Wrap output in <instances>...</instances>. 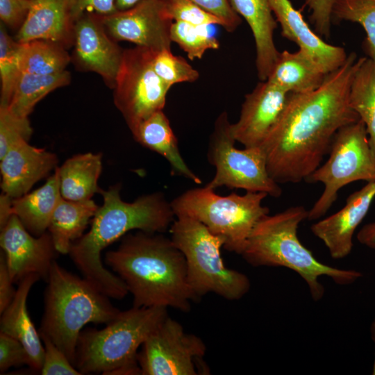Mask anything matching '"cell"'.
I'll list each match as a JSON object with an SVG mask.
<instances>
[{
	"mask_svg": "<svg viewBox=\"0 0 375 375\" xmlns=\"http://www.w3.org/2000/svg\"><path fill=\"white\" fill-rule=\"evenodd\" d=\"M369 330H370L371 338L374 344V349H375V317L374 318V319L372 320L371 323ZM372 374L375 375V351H374V363H373V367H372Z\"/></svg>",
	"mask_w": 375,
	"mask_h": 375,
	"instance_id": "cell-47",
	"label": "cell"
},
{
	"mask_svg": "<svg viewBox=\"0 0 375 375\" xmlns=\"http://www.w3.org/2000/svg\"><path fill=\"white\" fill-rule=\"evenodd\" d=\"M105 262L132 294L134 307L188 312L196 300L183 254L162 233H127L117 249L106 252Z\"/></svg>",
	"mask_w": 375,
	"mask_h": 375,
	"instance_id": "cell-3",
	"label": "cell"
},
{
	"mask_svg": "<svg viewBox=\"0 0 375 375\" xmlns=\"http://www.w3.org/2000/svg\"><path fill=\"white\" fill-rule=\"evenodd\" d=\"M235 142L228 113L223 111L215 122L209 140L208 160L215 167L216 172L206 186L213 190L226 186L280 197L282 190L268 172L263 148L239 149L235 147Z\"/></svg>",
	"mask_w": 375,
	"mask_h": 375,
	"instance_id": "cell-10",
	"label": "cell"
},
{
	"mask_svg": "<svg viewBox=\"0 0 375 375\" xmlns=\"http://www.w3.org/2000/svg\"><path fill=\"white\" fill-rule=\"evenodd\" d=\"M218 17L228 32L234 31L241 24V17L233 9L229 0H191Z\"/></svg>",
	"mask_w": 375,
	"mask_h": 375,
	"instance_id": "cell-40",
	"label": "cell"
},
{
	"mask_svg": "<svg viewBox=\"0 0 375 375\" xmlns=\"http://www.w3.org/2000/svg\"><path fill=\"white\" fill-rule=\"evenodd\" d=\"M73 23L86 12L108 16L118 11L115 0H66Z\"/></svg>",
	"mask_w": 375,
	"mask_h": 375,
	"instance_id": "cell-41",
	"label": "cell"
},
{
	"mask_svg": "<svg viewBox=\"0 0 375 375\" xmlns=\"http://www.w3.org/2000/svg\"><path fill=\"white\" fill-rule=\"evenodd\" d=\"M308 215V210L303 206H296L265 215L253 228L241 256L253 267H281L294 271L307 284L312 299L317 301L325 292L319 277L326 276L338 285H348L362 274L325 265L303 246L297 230Z\"/></svg>",
	"mask_w": 375,
	"mask_h": 375,
	"instance_id": "cell-4",
	"label": "cell"
},
{
	"mask_svg": "<svg viewBox=\"0 0 375 375\" xmlns=\"http://www.w3.org/2000/svg\"><path fill=\"white\" fill-rule=\"evenodd\" d=\"M331 19L332 24L351 22L363 28L366 33L363 49L375 64V0H334Z\"/></svg>",
	"mask_w": 375,
	"mask_h": 375,
	"instance_id": "cell-31",
	"label": "cell"
},
{
	"mask_svg": "<svg viewBox=\"0 0 375 375\" xmlns=\"http://www.w3.org/2000/svg\"><path fill=\"white\" fill-rule=\"evenodd\" d=\"M288 94L267 81L259 82L245 95L240 117L232 124L235 140L244 147H260L283 110Z\"/></svg>",
	"mask_w": 375,
	"mask_h": 375,
	"instance_id": "cell-16",
	"label": "cell"
},
{
	"mask_svg": "<svg viewBox=\"0 0 375 375\" xmlns=\"http://www.w3.org/2000/svg\"><path fill=\"white\" fill-rule=\"evenodd\" d=\"M152 67L158 77L170 88L176 83L194 82L199 77L197 69L183 57L174 55L171 49L155 51Z\"/></svg>",
	"mask_w": 375,
	"mask_h": 375,
	"instance_id": "cell-34",
	"label": "cell"
},
{
	"mask_svg": "<svg viewBox=\"0 0 375 375\" xmlns=\"http://www.w3.org/2000/svg\"><path fill=\"white\" fill-rule=\"evenodd\" d=\"M101 153H86L72 156L57 167L62 199L72 201L91 199L101 190L98 179L102 169Z\"/></svg>",
	"mask_w": 375,
	"mask_h": 375,
	"instance_id": "cell-25",
	"label": "cell"
},
{
	"mask_svg": "<svg viewBox=\"0 0 375 375\" xmlns=\"http://www.w3.org/2000/svg\"><path fill=\"white\" fill-rule=\"evenodd\" d=\"M70 80L67 71L53 75L22 72L6 108L19 117H28L38 101L54 90L68 85Z\"/></svg>",
	"mask_w": 375,
	"mask_h": 375,
	"instance_id": "cell-28",
	"label": "cell"
},
{
	"mask_svg": "<svg viewBox=\"0 0 375 375\" xmlns=\"http://www.w3.org/2000/svg\"><path fill=\"white\" fill-rule=\"evenodd\" d=\"M249 26L256 45V66L260 81L267 79L279 54L274 41L277 22L269 0H229Z\"/></svg>",
	"mask_w": 375,
	"mask_h": 375,
	"instance_id": "cell-22",
	"label": "cell"
},
{
	"mask_svg": "<svg viewBox=\"0 0 375 375\" xmlns=\"http://www.w3.org/2000/svg\"><path fill=\"white\" fill-rule=\"evenodd\" d=\"M169 231L172 241L185 257L188 282L196 300L208 293H215L235 301L249 292V277L224 263L221 249L224 240L222 237L186 216L176 217Z\"/></svg>",
	"mask_w": 375,
	"mask_h": 375,
	"instance_id": "cell-7",
	"label": "cell"
},
{
	"mask_svg": "<svg viewBox=\"0 0 375 375\" xmlns=\"http://www.w3.org/2000/svg\"><path fill=\"white\" fill-rule=\"evenodd\" d=\"M44 353L40 373L42 375H81L66 355L47 336L40 334Z\"/></svg>",
	"mask_w": 375,
	"mask_h": 375,
	"instance_id": "cell-37",
	"label": "cell"
},
{
	"mask_svg": "<svg viewBox=\"0 0 375 375\" xmlns=\"http://www.w3.org/2000/svg\"><path fill=\"white\" fill-rule=\"evenodd\" d=\"M2 192L15 199L28 193L33 185L47 176L58 163L57 156L22 140L0 158Z\"/></svg>",
	"mask_w": 375,
	"mask_h": 375,
	"instance_id": "cell-19",
	"label": "cell"
},
{
	"mask_svg": "<svg viewBox=\"0 0 375 375\" xmlns=\"http://www.w3.org/2000/svg\"><path fill=\"white\" fill-rule=\"evenodd\" d=\"M374 197L375 181L367 182L348 197L342 209L311 226L312 233L323 242L333 258L342 259L350 254L354 232Z\"/></svg>",
	"mask_w": 375,
	"mask_h": 375,
	"instance_id": "cell-17",
	"label": "cell"
},
{
	"mask_svg": "<svg viewBox=\"0 0 375 375\" xmlns=\"http://www.w3.org/2000/svg\"><path fill=\"white\" fill-rule=\"evenodd\" d=\"M167 10L174 21L199 26L219 25L222 22L191 0H164Z\"/></svg>",
	"mask_w": 375,
	"mask_h": 375,
	"instance_id": "cell-36",
	"label": "cell"
},
{
	"mask_svg": "<svg viewBox=\"0 0 375 375\" xmlns=\"http://www.w3.org/2000/svg\"><path fill=\"white\" fill-rule=\"evenodd\" d=\"M73 27L66 0H32L15 40L25 43L44 40L65 47L73 42Z\"/></svg>",
	"mask_w": 375,
	"mask_h": 375,
	"instance_id": "cell-21",
	"label": "cell"
},
{
	"mask_svg": "<svg viewBox=\"0 0 375 375\" xmlns=\"http://www.w3.org/2000/svg\"><path fill=\"white\" fill-rule=\"evenodd\" d=\"M22 365H31L29 354L25 347L17 340L0 333V372Z\"/></svg>",
	"mask_w": 375,
	"mask_h": 375,
	"instance_id": "cell-38",
	"label": "cell"
},
{
	"mask_svg": "<svg viewBox=\"0 0 375 375\" xmlns=\"http://www.w3.org/2000/svg\"><path fill=\"white\" fill-rule=\"evenodd\" d=\"M40 278L38 274H31L22 279L13 299L1 313L0 319V333L19 340L29 354V367L39 372L43 363L44 348L39 331L29 316L27 298L33 285Z\"/></svg>",
	"mask_w": 375,
	"mask_h": 375,
	"instance_id": "cell-20",
	"label": "cell"
},
{
	"mask_svg": "<svg viewBox=\"0 0 375 375\" xmlns=\"http://www.w3.org/2000/svg\"><path fill=\"white\" fill-rule=\"evenodd\" d=\"M326 74L301 50L279 52L266 81L288 93H306L318 88Z\"/></svg>",
	"mask_w": 375,
	"mask_h": 375,
	"instance_id": "cell-26",
	"label": "cell"
},
{
	"mask_svg": "<svg viewBox=\"0 0 375 375\" xmlns=\"http://www.w3.org/2000/svg\"><path fill=\"white\" fill-rule=\"evenodd\" d=\"M12 281L7 267L3 253L0 255V313H1L13 299L17 289L12 287Z\"/></svg>",
	"mask_w": 375,
	"mask_h": 375,
	"instance_id": "cell-43",
	"label": "cell"
},
{
	"mask_svg": "<svg viewBox=\"0 0 375 375\" xmlns=\"http://www.w3.org/2000/svg\"><path fill=\"white\" fill-rule=\"evenodd\" d=\"M206 351L203 341L167 316L138 354L142 375H197V361Z\"/></svg>",
	"mask_w": 375,
	"mask_h": 375,
	"instance_id": "cell-12",
	"label": "cell"
},
{
	"mask_svg": "<svg viewBox=\"0 0 375 375\" xmlns=\"http://www.w3.org/2000/svg\"><path fill=\"white\" fill-rule=\"evenodd\" d=\"M56 168L42 187L31 193L12 199V213L35 236L47 231L52 214L62 199Z\"/></svg>",
	"mask_w": 375,
	"mask_h": 375,
	"instance_id": "cell-24",
	"label": "cell"
},
{
	"mask_svg": "<svg viewBox=\"0 0 375 375\" xmlns=\"http://www.w3.org/2000/svg\"><path fill=\"white\" fill-rule=\"evenodd\" d=\"M108 35L115 41L158 51L171 49L170 30L174 22L164 0H144L134 6L102 16Z\"/></svg>",
	"mask_w": 375,
	"mask_h": 375,
	"instance_id": "cell-13",
	"label": "cell"
},
{
	"mask_svg": "<svg viewBox=\"0 0 375 375\" xmlns=\"http://www.w3.org/2000/svg\"><path fill=\"white\" fill-rule=\"evenodd\" d=\"M98 208L92 199L83 201L60 199L47 229L57 252L69 253L73 243L83 236Z\"/></svg>",
	"mask_w": 375,
	"mask_h": 375,
	"instance_id": "cell-27",
	"label": "cell"
},
{
	"mask_svg": "<svg viewBox=\"0 0 375 375\" xmlns=\"http://www.w3.org/2000/svg\"><path fill=\"white\" fill-rule=\"evenodd\" d=\"M131 131L138 143L164 157L174 174L201 183L182 158L176 137L163 110L153 113Z\"/></svg>",
	"mask_w": 375,
	"mask_h": 375,
	"instance_id": "cell-23",
	"label": "cell"
},
{
	"mask_svg": "<svg viewBox=\"0 0 375 375\" xmlns=\"http://www.w3.org/2000/svg\"><path fill=\"white\" fill-rule=\"evenodd\" d=\"M333 3L334 0H304L303 6L307 7L310 12V20L315 31L320 37H330Z\"/></svg>",
	"mask_w": 375,
	"mask_h": 375,
	"instance_id": "cell-39",
	"label": "cell"
},
{
	"mask_svg": "<svg viewBox=\"0 0 375 375\" xmlns=\"http://www.w3.org/2000/svg\"><path fill=\"white\" fill-rule=\"evenodd\" d=\"M12 198L3 193L0 197V227L2 228L12 215L11 211Z\"/></svg>",
	"mask_w": 375,
	"mask_h": 375,
	"instance_id": "cell-45",
	"label": "cell"
},
{
	"mask_svg": "<svg viewBox=\"0 0 375 375\" xmlns=\"http://www.w3.org/2000/svg\"><path fill=\"white\" fill-rule=\"evenodd\" d=\"M207 27L174 21L170 38L187 53L190 60L201 59L206 51L219 47V41L209 33Z\"/></svg>",
	"mask_w": 375,
	"mask_h": 375,
	"instance_id": "cell-33",
	"label": "cell"
},
{
	"mask_svg": "<svg viewBox=\"0 0 375 375\" xmlns=\"http://www.w3.org/2000/svg\"><path fill=\"white\" fill-rule=\"evenodd\" d=\"M357 240L362 244L375 249V222L365 225L357 234Z\"/></svg>",
	"mask_w": 375,
	"mask_h": 375,
	"instance_id": "cell-44",
	"label": "cell"
},
{
	"mask_svg": "<svg viewBox=\"0 0 375 375\" xmlns=\"http://www.w3.org/2000/svg\"><path fill=\"white\" fill-rule=\"evenodd\" d=\"M73 30L76 65L81 70L98 74L113 88L124 50L108 35L102 16L84 13L74 22Z\"/></svg>",
	"mask_w": 375,
	"mask_h": 375,
	"instance_id": "cell-15",
	"label": "cell"
},
{
	"mask_svg": "<svg viewBox=\"0 0 375 375\" xmlns=\"http://www.w3.org/2000/svg\"><path fill=\"white\" fill-rule=\"evenodd\" d=\"M349 103L363 122L375 155V64L364 57L350 88Z\"/></svg>",
	"mask_w": 375,
	"mask_h": 375,
	"instance_id": "cell-29",
	"label": "cell"
},
{
	"mask_svg": "<svg viewBox=\"0 0 375 375\" xmlns=\"http://www.w3.org/2000/svg\"><path fill=\"white\" fill-rule=\"evenodd\" d=\"M329 158L306 180L322 183L324 189L312 208L308 219L324 216L334 203L340 190L358 181H375V155L369 144L365 124L360 119L341 128L335 135Z\"/></svg>",
	"mask_w": 375,
	"mask_h": 375,
	"instance_id": "cell-9",
	"label": "cell"
},
{
	"mask_svg": "<svg viewBox=\"0 0 375 375\" xmlns=\"http://www.w3.org/2000/svg\"><path fill=\"white\" fill-rule=\"evenodd\" d=\"M166 308L134 307L102 329L81 332L74 367L82 374L138 375V349L168 316Z\"/></svg>",
	"mask_w": 375,
	"mask_h": 375,
	"instance_id": "cell-6",
	"label": "cell"
},
{
	"mask_svg": "<svg viewBox=\"0 0 375 375\" xmlns=\"http://www.w3.org/2000/svg\"><path fill=\"white\" fill-rule=\"evenodd\" d=\"M119 184L101 190L103 204L92 219L90 230L75 241L69 252L83 277L110 298L122 299L128 293L123 281L106 269L101 251L133 230L162 233L170 228L174 212L163 193L143 195L124 201Z\"/></svg>",
	"mask_w": 375,
	"mask_h": 375,
	"instance_id": "cell-2",
	"label": "cell"
},
{
	"mask_svg": "<svg viewBox=\"0 0 375 375\" xmlns=\"http://www.w3.org/2000/svg\"><path fill=\"white\" fill-rule=\"evenodd\" d=\"M142 1L144 0H115V3L118 10H125Z\"/></svg>",
	"mask_w": 375,
	"mask_h": 375,
	"instance_id": "cell-46",
	"label": "cell"
},
{
	"mask_svg": "<svg viewBox=\"0 0 375 375\" xmlns=\"http://www.w3.org/2000/svg\"><path fill=\"white\" fill-rule=\"evenodd\" d=\"M32 0H0V19L12 28H20L29 12Z\"/></svg>",
	"mask_w": 375,
	"mask_h": 375,
	"instance_id": "cell-42",
	"label": "cell"
},
{
	"mask_svg": "<svg viewBox=\"0 0 375 375\" xmlns=\"http://www.w3.org/2000/svg\"><path fill=\"white\" fill-rule=\"evenodd\" d=\"M33 129L28 117H19L0 107V158L16 143L28 141Z\"/></svg>",
	"mask_w": 375,
	"mask_h": 375,
	"instance_id": "cell-35",
	"label": "cell"
},
{
	"mask_svg": "<svg viewBox=\"0 0 375 375\" xmlns=\"http://www.w3.org/2000/svg\"><path fill=\"white\" fill-rule=\"evenodd\" d=\"M21 43L7 33L5 25L0 24V107H7L22 74Z\"/></svg>",
	"mask_w": 375,
	"mask_h": 375,
	"instance_id": "cell-32",
	"label": "cell"
},
{
	"mask_svg": "<svg viewBox=\"0 0 375 375\" xmlns=\"http://www.w3.org/2000/svg\"><path fill=\"white\" fill-rule=\"evenodd\" d=\"M22 73L53 75L65 70L71 58L60 43L37 40L21 43Z\"/></svg>",
	"mask_w": 375,
	"mask_h": 375,
	"instance_id": "cell-30",
	"label": "cell"
},
{
	"mask_svg": "<svg viewBox=\"0 0 375 375\" xmlns=\"http://www.w3.org/2000/svg\"><path fill=\"white\" fill-rule=\"evenodd\" d=\"M363 59L351 52L316 90L289 93L283 110L260 146L268 172L276 183L305 181L329 152L335 133L360 120L350 106L349 92Z\"/></svg>",
	"mask_w": 375,
	"mask_h": 375,
	"instance_id": "cell-1",
	"label": "cell"
},
{
	"mask_svg": "<svg viewBox=\"0 0 375 375\" xmlns=\"http://www.w3.org/2000/svg\"><path fill=\"white\" fill-rule=\"evenodd\" d=\"M39 333L49 338L74 365L78 338L88 323L108 324L120 312L85 278L53 261L46 281Z\"/></svg>",
	"mask_w": 375,
	"mask_h": 375,
	"instance_id": "cell-5",
	"label": "cell"
},
{
	"mask_svg": "<svg viewBox=\"0 0 375 375\" xmlns=\"http://www.w3.org/2000/svg\"><path fill=\"white\" fill-rule=\"evenodd\" d=\"M267 194L247 192L220 196L207 186L190 189L171 201L175 217L186 216L222 237L224 248L241 255L256 224L269 213L262 205Z\"/></svg>",
	"mask_w": 375,
	"mask_h": 375,
	"instance_id": "cell-8",
	"label": "cell"
},
{
	"mask_svg": "<svg viewBox=\"0 0 375 375\" xmlns=\"http://www.w3.org/2000/svg\"><path fill=\"white\" fill-rule=\"evenodd\" d=\"M0 245L13 283L31 274L47 280L57 251L49 232L35 237L12 214L1 228Z\"/></svg>",
	"mask_w": 375,
	"mask_h": 375,
	"instance_id": "cell-14",
	"label": "cell"
},
{
	"mask_svg": "<svg viewBox=\"0 0 375 375\" xmlns=\"http://www.w3.org/2000/svg\"><path fill=\"white\" fill-rule=\"evenodd\" d=\"M154 52L138 46L124 50L113 99L131 131L165 106L170 88L153 69Z\"/></svg>",
	"mask_w": 375,
	"mask_h": 375,
	"instance_id": "cell-11",
	"label": "cell"
},
{
	"mask_svg": "<svg viewBox=\"0 0 375 375\" xmlns=\"http://www.w3.org/2000/svg\"><path fill=\"white\" fill-rule=\"evenodd\" d=\"M269 3L282 36L296 43L321 71L328 74L343 65L347 57L345 49L324 41L290 0H269Z\"/></svg>",
	"mask_w": 375,
	"mask_h": 375,
	"instance_id": "cell-18",
	"label": "cell"
}]
</instances>
